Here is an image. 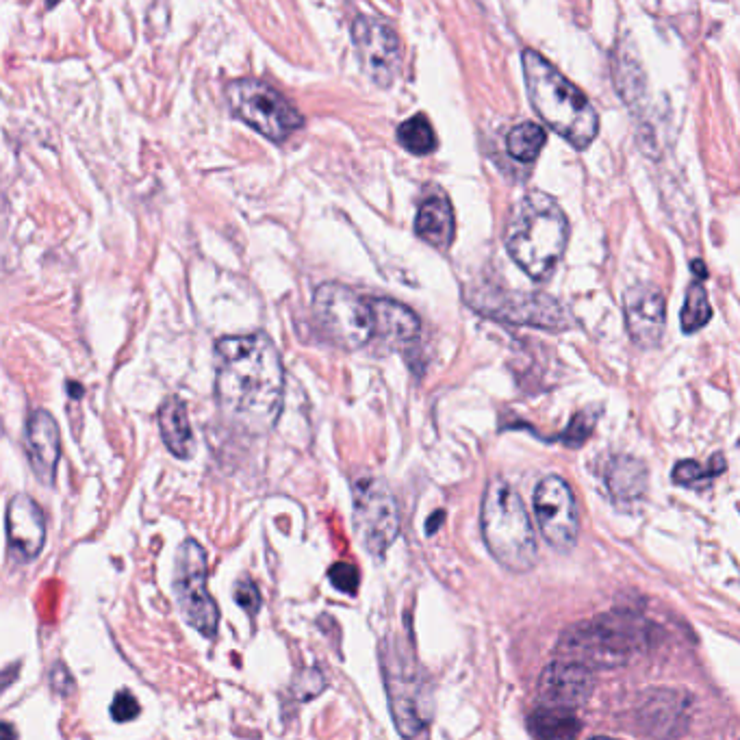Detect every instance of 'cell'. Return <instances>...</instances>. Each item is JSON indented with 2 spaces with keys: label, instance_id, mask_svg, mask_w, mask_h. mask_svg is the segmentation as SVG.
<instances>
[{
  "label": "cell",
  "instance_id": "cell-1",
  "mask_svg": "<svg viewBox=\"0 0 740 740\" xmlns=\"http://www.w3.org/2000/svg\"><path fill=\"white\" fill-rule=\"evenodd\" d=\"M215 365V391L224 413L254 432L272 428L285 389L274 341L263 333L220 339Z\"/></svg>",
  "mask_w": 740,
  "mask_h": 740
},
{
  "label": "cell",
  "instance_id": "cell-2",
  "mask_svg": "<svg viewBox=\"0 0 740 740\" xmlns=\"http://www.w3.org/2000/svg\"><path fill=\"white\" fill-rule=\"evenodd\" d=\"M567 239V215L543 191H532L517 202L504 237L510 259L534 280H545L554 274L567 250Z\"/></svg>",
  "mask_w": 740,
  "mask_h": 740
},
{
  "label": "cell",
  "instance_id": "cell-3",
  "mask_svg": "<svg viewBox=\"0 0 740 740\" xmlns=\"http://www.w3.org/2000/svg\"><path fill=\"white\" fill-rule=\"evenodd\" d=\"M523 76L539 118L573 148H589L599 131V116L591 100L537 50H523Z\"/></svg>",
  "mask_w": 740,
  "mask_h": 740
},
{
  "label": "cell",
  "instance_id": "cell-4",
  "mask_svg": "<svg viewBox=\"0 0 740 740\" xmlns=\"http://www.w3.org/2000/svg\"><path fill=\"white\" fill-rule=\"evenodd\" d=\"M482 537L504 569L526 573L537 565L539 547L521 495L502 478H493L482 497Z\"/></svg>",
  "mask_w": 740,
  "mask_h": 740
},
{
  "label": "cell",
  "instance_id": "cell-5",
  "mask_svg": "<svg viewBox=\"0 0 740 740\" xmlns=\"http://www.w3.org/2000/svg\"><path fill=\"white\" fill-rule=\"evenodd\" d=\"M647 639L643 619L628 612H610L565 630L558 643V660L576 662L591 671L615 669L639 652Z\"/></svg>",
  "mask_w": 740,
  "mask_h": 740
},
{
  "label": "cell",
  "instance_id": "cell-6",
  "mask_svg": "<svg viewBox=\"0 0 740 740\" xmlns=\"http://www.w3.org/2000/svg\"><path fill=\"white\" fill-rule=\"evenodd\" d=\"M313 317L324 335L339 348L359 350L374 339L372 298L359 296L346 285L324 283L317 287Z\"/></svg>",
  "mask_w": 740,
  "mask_h": 740
},
{
  "label": "cell",
  "instance_id": "cell-7",
  "mask_svg": "<svg viewBox=\"0 0 740 740\" xmlns=\"http://www.w3.org/2000/svg\"><path fill=\"white\" fill-rule=\"evenodd\" d=\"M226 98L237 118L272 142H283L302 129V113L291 102L257 79H239L226 87Z\"/></svg>",
  "mask_w": 740,
  "mask_h": 740
},
{
  "label": "cell",
  "instance_id": "cell-8",
  "mask_svg": "<svg viewBox=\"0 0 740 740\" xmlns=\"http://www.w3.org/2000/svg\"><path fill=\"white\" fill-rule=\"evenodd\" d=\"M391 717L404 738H415L432 719V695L428 680L415 665L413 656H400L398 647L382 652Z\"/></svg>",
  "mask_w": 740,
  "mask_h": 740
},
{
  "label": "cell",
  "instance_id": "cell-9",
  "mask_svg": "<svg viewBox=\"0 0 740 740\" xmlns=\"http://www.w3.org/2000/svg\"><path fill=\"white\" fill-rule=\"evenodd\" d=\"M207 554L194 539L183 541L176 554L174 569V593L178 599L185 621L196 628L202 636L213 639L218 634L220 608L207 591Z\"/></svg>",
  "mask_w": 740,
  "mask_h": 740
},
{
  "label": "cell",
  "instance_id": "cell-10",
  "mask_svg": "<svg viewBox=\"0 0 740 740\" xmlns=\"http://www.w3.org/2000/svg\"><path fill=\"white\" fill-rule=\"evenodd\" d=\"M354 526L372 556H385L400 534V508L387 482L365 474L352 482Z\"/></svg>",
  "mask_w": 740,
  "mask_h": 740
},
{
  "label": "cell",
  "instance_id": "cell-11",
  "mask_svg": "<svg viewBox=\"0 0 740 740\" xmlns=\"http://www.w3.org/2000/svg\"><path fill=\"white\" fill-rule=\"evenodd\" d=\"M469 304L482 315L495 317V320L554 330V333L569 328L571 324L563 304L545 296V293L482 289L476 296H469Z\"/></svg>",
  "mask_w": 740,
  "mask_h": 740
},
{
  "label": "cell",
  "instance_id": "cell-12",
  "mask_svg": "<svg viewBox=\"0 0 740 740\" xmlns=\"http://www.w3.org/2000/svg\"><path fill=\"white\" fill-rule=\"evenodd\" d=\"M534 515H537L543 539L556 552H569L578 541L580 517L569 484L560 476H547L534 491Z\"/></svg>",
  "mask_w": 740,
  "mask_h": 740
},
{
  "label": "cell",
  "instance_id": "cell-13",
  "mask_svg": "<svg viewBox=\"0 0 740 740\" xmlns=\"http://www.w3.org/2000/svg\"><path fill=\"white\" fill-rule=\"evenodd\" d=\"M352 40L361 66L380 87H389L402 66V44L391 24L380 16H359L352 24Z\"/></svg>",
  "mask_w": 740,
  "mask_h": 740
},
{
  "label": "cell",
  "instance_id": "cell-14",
  "mask_svg": "<svg viewBox=\"0 0 740 740\" xmlns=\"http://www.w3.org/2000/svg\"><path fill=\"white\" fill-rule=\"evenodd\" d=\"M625 324L632 341L639 348H656L667 322V302L654 285H636L623 300Z\"/></svg>",
  "mask_w": 740,
  "mask_h": 740
},
{
  "label": "cell",
  "instance_id": "cell-15",
  "mask_svg": "<svg viewBox=\"0 0 740 740\" xmlns=\"http://www.w3.org/2000/svg\"><path fill=\"white\" fill-rule=\"evenodd\" d=\"M595 691V673L576 662L556 660L539 678V697L545 706L573 710L584 706Z\"/></svg>",
  "mask_w": 740,
  "mask_h": 740
},
{
  "label": "cell",
  "instance_id": "cell-16",
  "mask_svg": "<svg viewBox=\"0 0 740 740\" xmlns=\"http://www.w3.org/2000/svg\"><path fill=\"white\" fill-rule=\"evenodd\" d=\"M9 547L22 558H37L46 541V521L29 495H16L7 508Z\"/></svg>",
  "mask_w": 740,
  "mask_h": 740
},
{
  "label": "cell",
  "instance_id": "cell-17",
  "mask_svg": "<svg viewBox=\"0 0 740 740\" xmlns=\"http://www.w3.org/2000/svg\"><path fill=\"white\" fill-rule=\"evenodd\" d=\"M27 454L35 476L44 484L55 482V471L61 454V439L55 419L46 411H35L27 424Z\"/></svg>",
  "mask_w": 740,
  "mask_h": 740
},
{
  "label": "cell",
  "instance_id": "cell-18",
  "mask_svg": "<svg viewBox=\"0 0 740 740\" xmlns=\"http://www.w3.org/2000/svg\"><path fill=\"white\" fill-rule=\"evenodd\" d=\"M415 233L437 250H448L456 235V222L450 198L439 187L426 189L424 200L419 202Z\"/></svg>",
  "mask_w": 740,
  "mask_h": 740
},
{
  "label": "cell",
  "instance_id": "cell-19",
  "mask_svg": "<svg viewBox=\"0 0 740 740\" xmlns=\"http://www.w3.org/2000/svg\"><path fill=\"white\" fill-rule=\"evenodd\" d=\"M688 706H691V695L682 691H649L641 701L639 719L649 734L665 740L678 732L675 725H680V730L686 725Z\"/></svg>",
  "mask_w": 740,
  "mask_h": 740
},
{
  "label": "cell",
  "instance_id": "cell-20",
  "mask_svg": "<svg viewBox=\"0 0 740 740\" xmlns=\"http://www.w3.org/2000/svg\"><path fill=\"white\" fill-rule=\"evenodd\" d=\"M374 309V337H380L389 346H406L419 335V317L389 298H372Z\"/></svg>",
  "mask_w": 740,
  "mask_h": 740
},
{
  "label": "cell",
  "instance_id": "cell-21",
  "mask_svg": "<svg viewBox=\"0 0 740 740\" xmlns=\"http://www.w3.org/2000/svg\"><path fill=\"white\" fill-rule=\"evenodd\" d=\"M606 484L617 504H634L647 491V469L639 458L615 456L606 469Z\"/></svg>",
  "mask_w": 740,
  "mask_h": 740
},
{
  "label": "cell",
  "instance_id": "cell-22",
  "mask_svg": "<svg viewBox=\"0 0 740 740\" xmlns=\"http://www.w3.org/2000/svg\"><path fill=\"white\" fill-rule=\"evenodd\" d=\"M159 428L168 450L178 458H189L194 454V432L189 426L187 406L183 400L170 398L159 408Z\"/></svg>",
  "mask_w": 740,
  "mask_h": 740
},
{
  "label": "cell",
  "instance_id": "cell-23",
  "mask_svg": "<svg viewBox=\"0 0 740 740\" xmlns=\"http://www.w3.org/2000/svg\"><path fill=\"white\" fill-rule=\"evenodd\" d=\"M530 732L541 740H576L580 734V719L573 710L541 706L530 714Z\"/></svg>",
  "mask_w": 740,
  "mask_h": 740
},
{
  "label": "cell",
  "instance_id": "cell-24",
  "mask_svg": "<svg viewBox=\"0 0 740 740\" xmlns=\"http://www.w3.org/2000/svg\"><path fill=\"white\" fill-rule=\"evenodd\" d=\"M545 142H547V133L541 124L523 122L508 133L506 148H508V155L513 159L521 163H532L539 157V152L543 150Z\"/></svg>",
  "mask_w": 740,
  "mask_h": 740
},
{
  "label": "cell",
  "instance_id": "cell-25",
  "mask_svg": "<svg viewBox=\"0 0 740 740\" xmlns=\"http://www.w3.org/2000/svg\"><path fill=\"white\" fill-rule=\"evenodd\" d=\"M398 142L417 157L432 155V152H435L439 146L437 133L435 129H432V124L424 113H417V116L408 118L400 124Z\"/></svg>",
  "mask_w": 740,
  "mask_h": 740
},
{
  "label": "cell",
  "instance_id": "cell-26",
  "mask_svg": "<svg viewBox=\"0 0 740 740\" xmlns=\"http://www.w3.org/2000/svg\"><path fill=\"white\" fill-rule=\"evenodd\" d=\"M712 317V306L708 302V293L701 285V280L693 283L686 289V300L682 306V315H680V324L686 335H693L697 330L704 328Z\"/></svg>",
  "mask_w": 740,
  "mask_h": 740
},
{
  "label": "cell",
  "instance_id": "cell-27",
  "mask_svg": "<svg viewBox=\"0 0 740 740\" xmlns=\"http://www.w3.org/2000/svg\"><path fill=\"white\" fill-rule=\"evenodd\" d=\"M725 471V458L721 454H714L710 463L704 467L697 461H682L673 469V482L680 487H697V484L710 482Z\"/></svg>",
  "mask_w": 740,
  "mask_h": 740
},
{
  "label": "cell",
  "instance_id": "cell-28",
  "mask_svg": "<svg viewBox=\"0 0 740 740\" xmlns=\"http://www.w3.org/2000/svg\"><path fill=\"white\" fill-rule=\"evenodd\" d=\"M595 417L589 413H578L571 419L569 428L563 432V441L569 448H580V445L591 437V432L595 428Z\"/></svg>",
  "mask_w": 740,
  "mask_h": 740
},
{
  "label": "cell",
  "instance_id": "cell-29",
  "mask_svg": "<svg viewBox=\"0 0 740 740\" xmlns=\"http://www.w3.org/2000/svg\"><path fill=\"white\" fill-rule=\"evenodd\" d=\"M139 712H142V708H139V701L129 691L118 693L116 699H113V704H111V717L116 719L118 723L137 719Z\"/></svg>",
  "mask_w": 740,
  "mask_h": 740
},
{
  "label": "cell",
  "instance_id": "cell-30",
  "mask_svg": "<svg viewBox=\"0 0 740 740\" xmlns=\"http://www.w3.org/2000/svg\"><path fill=\"white\" fill-rule=\"evenodd\" d=\"M235 602L244 608L248 615H257L261 608V593L257 589V584L250 580H239L235 586Z\"/></svg>",
  "mask_w": 740,
  "mask_h": 740
},
{
  "label": "cell",
  "instance_id": "cell-31",
  "mask_svg": "<svg viewBox=\"0 0 740 740\" xmlns=\"http://www.w3.org/2000/svg\"><path fill=\"white\" fill-rule=\"evenodd\" d=\"M330 580H333L335 589L354 595L356 593V586H359V571H356L348 563H339V565H335L333 569H330Z\"/></svg>",
  "mask_w": 740,
  "mask_h": 740
},
{
  "label": "cell",
  "instance_id": "cell-32",
  "mask_svg": "<svg viewBox=\"0 0 740 740\" xmlns=\"http://www.w3.org/2000/svg\"><path fill=\"white\" fill-rule=\"evenodd\" d=\"M0 740H18L16 727L7 721H0Z\"/></svg>",
  "mask_w": 740,
  "mask_h": 740
},
{
  "label": "cell",
  "instance_id": "cell-33",
  "mask_svg": "<svg viewBox=\"0 0 740 740\" xmlns=\"http://www.w3.org/2000/svg\"><path fill=\"white\" fill-rule=\"evenodd\" d=\"M443 519V510H439V513L435 515V517H432L428 523H426V532L428 534H432V532H435L437 530V526H439V521Z\"/></svg>",
  "mask_w": 740,
  "mask_h": 740
},
{
  "label": "cell",
  "instance_id": "cell-34",
  "mask_svg": "<svg viewBox=\"0 0 740 740\" xmlns=\"http://www.w3.org/2000/svg\"><path fill=\"white\" fill-rule=\"evenodd\" d=\"M693 272H695V274H699V280H701V278H706V274H708V272L704 270V265H701V261H699V259L693 263Z\"/></svg>",
  "mask_w": 740,
  "mask_h": 740
},
{
  "label": "cell",
  "instance_id": "cell-35",
  "mask_svg": "<svg viewBox=\"0 0 740 740\" xmlns=\"http://www.w3.org/2000/svg\"><path fill=\"white\" fill-rule=\"evenodd\" d=\"M591 740H615V738H606V736H597V738H591Z\"/></svg>",
  "mask_w": 740,
  "mask_h": 740
}]
</instances>
